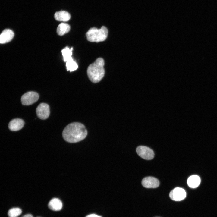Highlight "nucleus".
Returning a JSON list of instances; mask_svg holds the SVG:
<instances>
[{
	"label": "nucleus",
	"mask_w": 217,
	"mask_h": 217,
	"mask_svg": "<svg viewBox=\"0 0 217 217\" xmlns=\"http://www.w3.org/2000/svg\"><path fill=\"white\" fill-rule=\"evenodd\" d=\"M87 131L83 124L74 122L69 124L64 129L62 136L66 141L75 143L83 140L87 136Z\"/></svg>",
	"instance_id": "f257e3e1"
},
{
	"label": "nucleus",
	"mask_w": 217,
	"mask_h": 217,
	"mask_svg": "<svg viewBox=\"0 0 217 217\" xmlns=\"http://www.w3.org/2000/svg\"><path fill=\"white\" fill-rule=\"evenodd\" d=\"M104 63V59L99 58L88 66L87 71V76L92 82L98 83L103 77L105 74Z\"/></svg>",
	"instance_id": "f03ea898"
},
{
	"label": "nucleus",
	"mask_w": 217,
	"mask_h": 217,
	"mask_svg": "<svg viewBox=\"0 0 217 217\" xmlns=\"http://www.w3.org/2000/svg\"><path fill=\"white\" fill-rule=\"evenodd\" d=\"M108 34V29L102 26L100 29L95 27L90 28L86 33V36L89 41L99 42L105 40Z\"/></svg>",
	"instance_id": "7ed1b4c3"
},
{
	"label": "nucleus",
	"mask_w": 217,
	"mask_h": 217,
	"mask_svg": "<svg viewBox=\"0 0 217 217\" xmlns=\"http://www.w3.org/2000/svg\"><path fill=\"white\" fill-rule=\"evenodd\" d=\"M39 98V94L33 91H29L24 94L21 96V101L23 105H29L36 102Z\"/></svg>",
	"instance_id": "20e7f679"
},
{
	"label": "nucleus",
	"mask_w": 217,
	"mask_h": 217,
	"mask_svg": "<svg viewBox=\"0 0 217 217\" xmlns=\"http://www.w3.org/2000/svg\"><path fill=\"white\" fill-rule=\"evenodd\" d=\"M136 151L139 156L145 159L150 160L154 157V154L153 150L146 146H138L136 148Z\"/></svg>",
	"instance_id": "39448f33"
},
{
	"label": "nucleus",
	"mask_w": 217,
	"mask_h": 217,
	"mask_svg": "<svg viewBox=\"0 0 217 217\" xmlns=\"http://www.w3.org/2000/svg\"><path fill=\"white\" fill-rule=\"evenodd\" d=\"M37 116L41 119H47L50 114L49 107L46 103H40L36 109Z\"/></svg>",
	"instance_id": "423d86ee"
},
{
	"label": "nucleus",
	"mask_w": 217,
	"mask_h": 217,
	"mask_svg": "<svg viewBox=\"0 0 217 217\" xmlns=\"http://www.w3.org/2000/svg\"><path fill=\"white\" fill-rule=\"evenodd\" d=\"M186 192L183 188L176 187L172 190L170 193L169 196L172 200L180 201L184 200L186 197Z\"/></svg>",
	"instance_id": "0eeeda50"
},
{
	"label": "nucleus",
	"mask_w": 217,
	"mask_h": 217,
	"mask_svg": "<svg viewBox=\"0 0 217 217\" xmlns=\"http://www.w3.org/2000/svg\"><path fill=\"white\" fill-rule=\"evenodd\" d=\"M142 184L147 188H156L159 185V181L156 178L151 176L144 178L142 181Z\"/></svg>",
	"instance_id": "6e6552de"
},
{
	"label": "nucleus",
	"mask_w": 217,
	"mask_h": 217,
	"mask_svg": "<svg viewBox=\"0 0 217 217\" xmlns=\"http://www.w3.org/2000/svg\"><path fill=\"white\" fill-rule=\"evenodd\" d=\"M14 36V32L11 30L6 29L3 30L0 36V42L5 43L10 42Z\"/></svg>",
	"instance_id": "1a4fd4ad"
},
{
	"label": "nucleus",
	"mask_w": 217,
	"mask_h": 217,
	"mask_svg": "<svg viewBox=\"0 0 217 217\" xmlns=\"http://www.w3.org/2000/svg\"><path fill=\"white\" fill-rule=\"evenodd\" d=\"M24 123V121L20 118H15L11 120L9 123V129L13 131L19 130L23 127Z\"/></svg>",
	"instance_id": "9d476101"
},
{
	"label": "nucleus",
	"mask_w": 217,
	"mask_h": 217,
	"mask_svg": "<svg viewBox=\"0 0 217 217\" xmlns=\"http://www.w3.org/2000/svg\"><path fill=\"white\" fill-rule=\"evenodd\" d=\"M48 207L51 210L55 211H59L62 208V203L59 199L54 198L49 202Z\"/></svg>",
	"instance_id": "9b49d317"
},
{
	"label": "nucleus",
	"mask_w": 217,
	"mask_h": 217,
	"mask_svg": "<svg viewBox=\"0 0 217 217\" xmlns=\"http://www.w3.org/2000/svg\"><path fill=\"white\" fill-rule=\"evenodd\" d=\"M54 17L56 20L60 21H67L71 18L70 14L64 11L56 12L54 14Z\"/></svg>",
	"instance_id": "f8f14e48"
},
{
	"label": "nucleus",
	"mask_w": 217,
	"mask_h": 217,
	"mask_svg": "<svg viewBox=\"0 0 217 217\" xmlns=\"http://www.w3.org/2000/svg\"><path fill=\"white\" fill-rule=\"evenodd\" d=\"M200 182V178L197 175H193L188 179L187 183L189 187L192 188L197 187Z\"/></svg>",
	"instance_id": "ddd939ff"
},
{
	"label": "nucleus",
	"mask_w": 217,
	"mask_h": 217,
	"mask_svg": "<svg viewBox=\"0 0 217 217\" xmlns=\"http://www.w3.org/2000/svg\"><path fill=\"white\" fill-rule=\"evenodd\" d=\"M70 26L68 24L62 23L58 26L57 29V33L60 36H62L69 32Z\"/></svg>",
	"instance_id": "4468645a"
},
{
	"label": "nucleus",
	"mask_w": 217,
	"mask_h": 217,
	"mask_svg": "<svg viewBox=\"0 0 217 217\" xmlns=\"http://www.w3.org/2000/svg\"><path fill=\"white\" fill-rule=\"evenodd\" d=\"M73 49V47L70 49L68 47H67L61 50L64 60L65 62H67L72 58L71 56Z\"/></svg>",
	"instance_id": "2eb2a0df"
},
{
	"label": "nucleus",
	"mask_w": 217,
	"mask_h": 217,
	"mask_svg": "<svg viewBox=\"0 0 217 217\" xmlns=\"http://www.w3.org/2000/svg\"><path fill=\"white\" fill-rule=\"evenodd\" d=\"M66 66L67 71H69L70 72L76 70L78 67L77 63L72 58L66 62Z\"/></svg>",
	"instance_id": "dca6fc26"
},
{
	"label": "nucleus",
	"mask_w": 217,
	"mask_h": 217,
	"mask_svg": "<svg viewBox=\"0 0 217 217\" xmlns=\"http://www.w3.org/2000/svg\"><path fill=\"white\" fill-rule=\"evenodd\" d=\"M22 213L21 209L18 208H14L10 209L8 212L9 217H17Z\"/></svg>",
	"instance_id": "f3484780"
},
{
	"label": "nucleus",
	"mask_w": 217,
	"mask_h": 217,
	"mask_svg": "<svg viewBox=\"0 0 217 217\" xmlns=\"http://www.w3.org/2000/svg\"><path fill=\"white\" fill-rule=\"evenodd\" d=\"M86 217H102L101 216L97 215L95 214H91L88 215Z\"/></svg>",
	"instance_id": "a211bd4d"
},
{
	"label": "nucleus",
	"mask_w": 217,
	"mask_h": 217,
	"mask_svg": "<svg viewBox=\"0 0 217 217\" xmlns=\"http://www.w3.org/2000/svg\"><path fill=\"white\" fill-rule=\"evenodd\" d=\"M22 217H33V215L30 214H26L23 215Z\"/></svg>",
	"instance_id": "6ab92c4d"
}]
</instances>
